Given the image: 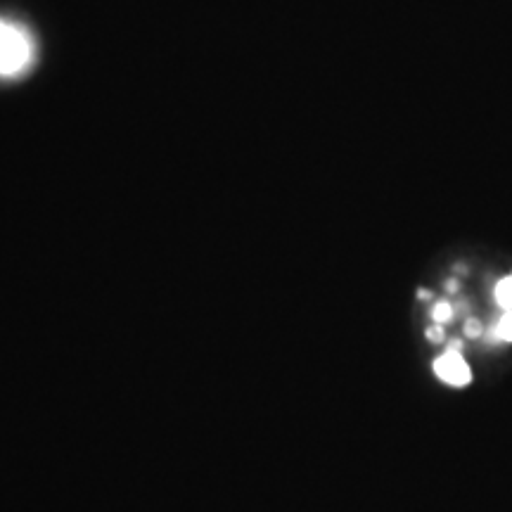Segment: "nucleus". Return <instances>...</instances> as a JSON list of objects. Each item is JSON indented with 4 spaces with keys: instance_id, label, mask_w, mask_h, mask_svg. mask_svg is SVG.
I'll use <instances>...</instances> for the list:
<instances>
[{
    "instance_id": "obj_1",
    "label": "nucleus",
    "mask_w": 512,
    "mask_h": 512,
    "mask_svg": "<svg viewBox=\"0 0 512 512\" xmlns=\"http://www.w3.org/2000/svg\"><path fill=\"white\" fill-rule=\"evenodd\" d=\"M31 60V43L15 24L0 19V74L10 76L22 72Z\"/></svg>"
},
{
    "instance_id": "obj_7",
    "label": "nucleus",
    "mask_w": 512,
    "mask_h": 512,
    "mask_svg": "<svg viewBox=\"0 0 512 512\" xmlns=\"http://www.w3.org/2000/svg\"><path fill=\"white\" fill-rule=\"evenodd\" d=\"M427 337L432 339V342H439L441 337H444V332H441V328L437 325V328H432V330H427Z\"/></svg>"
},
{
    "instance_id": "obj_5",
    "label": "nucleus",
    "mask_w": 512,
    "mask_h": 512,
    "mask_svg": "<svg viewBox=\"0 0 512 512\" xmlns=\"http://www.w3.org/2000/svg\"><path fill=\"white\" fill-rule=\"evenodd\" d=\"M434 320H437V323L441 325V323H446L448 318L453 316V309H451V304H446V302H439L437 306H434Z\"/></svg>"
},
{
    "instance_id": "obj_2",
    "label": "nucleus",
    "mask_w": 512,
    "mask_h": 512,
    "mask_svg": "<svg viewBox=\"0 0 512 512\" xmlns=\"http://www.w3.org/2000/svg\"><path fill=\"white\" fill-rule=\"evenodd\" d=\"M434 373H437L446 384H451V387H465V384H470L472 380V370L465 363L463 354L453 349H448L444 356H439L437 361H434Z\"/></svg>"
},
{
    "instance_id": "obj_6",
    "label": "nucleus",
    "mask_w": 512,
    "mask_h": 512,
    "mask_svg": "<svg viewBox=\"0 0 512 512\" xmlns=\"http://www.w3.org/2000/svg\"><path fill=\"white\" fill-rule=\"evenodd\" d=\"M465 335L467 337H479V335H482V325H479V320H467Z\"/></svg>"
},
{
    "instance_id": "obj_3",
    "label": "nucleus",
    "mask_w": 512,
    "mask_h": 512,
    "mask_svg": "<svg viewBox=\"0 0 512 512\" xmlns=\"http://www.w3.org/2000/svg\"><path fill=\"white\" fill-rule=\"evenodd\" d=\"M496 302L501 304L505 311H512V275L503 278L501 283L496 285Z\"/></svg>"
},
{
    "instance_id": "obj_4",
    "label": "nucleus",
    "mask_w": 512,
    "mask_h": 512,
    "mask_svg": "<svg viewBox=\"0 0 512 512\" xmlns=\"http://www.w3.org/2000/svg\"><path fill=\"white\" fill-rule=\"evenodd\" d=\"M496 337L503 339V342H512V311H505L503 318L498 320Z\"/></svg>"
},
{
    "instance_id": "obj_8",
    "label": "nucleus",
    "mask_w": 512,
    "mask_h": 512,
    "mask_svg": "<svg viewBox=\"0 0 512 512\" xmlns=\"http://www.w3.org/2000/svg\"><path fill=\"white\" fill-rule=\"evenodd\" d=\"M446 287H448V292H458V283H456V280H451V283H448Z\"/></svg>"
}]
</instances>
